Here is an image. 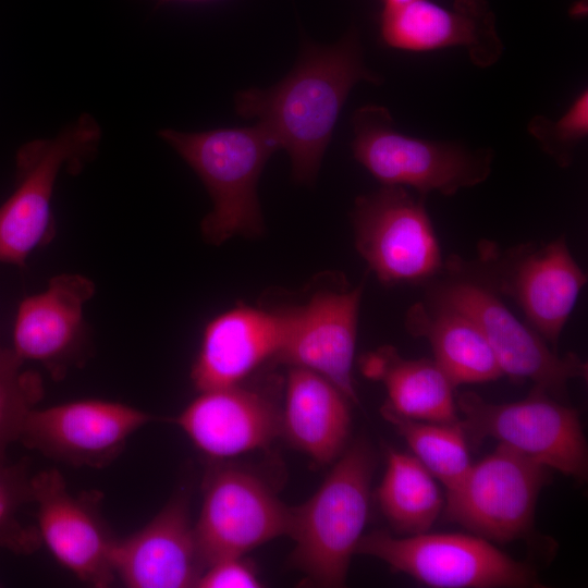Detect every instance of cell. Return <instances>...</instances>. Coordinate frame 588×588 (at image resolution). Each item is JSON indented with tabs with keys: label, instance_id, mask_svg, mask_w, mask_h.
I'll list each match as a JSON object with an SVG mask.
<instances>
[{
	"label": "cell",
	"instance_id": "obj_15",
	"mask_svg": "<svg viewBox=\"0 0 588 588\" xmlns=\"http://www.w3.org/2000/svg\"><path fill=\"white\" fill-rule=\"evenodd\" d=\"M364 283L343 277L316 290L303 305L290 307V321L277 363L311 369L334 383L353 404V380L359 306Z\"/></svg>",
	"mask_w": 588,
	"mask_h": 588
},
{
	"label": "cell",
	"instance_id": "obj_17",
	"mask_svg": "<svg viewBox=\"0 0 588 588\" xmlns=\"http://www.w3.org/2000/svg\"><path fill=\"white\" fill-rule=\"evenodd\" d=\"M189 487L182 486L142 529L117 539L115 577L130 588H187L206 568L189 517Z\"/></svg>",
	"mask_w": 588,
	"mask_h": 588
},
{
	"label": "cell",
	"instance_id": "obj_28",
	"mask_svg": "<svg viewBox=\"0 0 588 588\" xmlns=\"http://www.w3.org/2000/svg\"><path fill=\"white\" fill-rule=\"evenodd\" d=\"M529 134L543 152L562 168L574 160L576 147L588 134V93L581 90L567 111L558 120L535 115L527 125Z\"/></svg>",
	"mask_w": 588,
	"mask_h": 588
},
{
	"label": "cell",
	"instance_id": "obj_16",
	"mask_svg": "<svg viewBox=\"0 0 588 588\" xmlns=\"http://www.w3.org/2000/svg\"><path fill=\"white\" fill-rule=\"evenodd\" d=\"M94 293L95 284L85 275L51 278L45 291L20 303L12 350L23 360L40 363L52 379L64 378L84 360L88 347L84 307Z\"/></svg>",
	"mask_w": 588,
	"mask_h": 588
},
{
	"label": "cell",
	"instance_id": "obj_18",
	"mask_svg": "<svg viewBox=\"0 0 588 588\" xmlns=\"http://www.w3.org/2000/svg\"><path fill=\"white\" fill-rule=\"evenodd\" d=\"M197 450L221 461L269 446L281 407L267 388L242 383L199 392L175 418Z\"/></svg>",
	"mask_w": 588,
	"mask_h": 588
},
{
	"label": "cell",
	"instance_id": "obj_1",
	"mask_svg": "<svg viewBox=\"0 0 588 588\" xmlns=\"http://www.w3.org/2000/svg\"><path fill=\"white\" fill-rule=\"evenodd\" d=\"M360 81L380 77L364 63L355 32L331 46L308 44L296 66L267 89L250 88L235 96L236 112L256 119L292 162L293 179L310 184L318 173L342 107Z\"/></svg>",
	"mask_w": 588,
	"mask_h": 588
},
{
	"label": "cell",
	"instance_id": "obj_31",
	"mask_svg": "<svg viewBox=\"0 0 588 588\" xmlns=\"http://www.w3.org/2000/svg\"><path fill=\"white\" fill-rule=\"evenodd\" d=\"M159 1H171V0H159ZM187 1H200V0H187Z\"/></svg>",
	"mask_w": 588,
	"mask_h": 588
},
{
	"label": "cell",
	"instance_id": "obj_2",
	"mask_svg": "<svg viewBox=\"0 0 588 588\" xmlns=\"http://www.w3.org/2000/svg\"><path fill=\"white\" fill-rule=\"evenodd\" d=\"M316 493L290 507L287 535L294 540L290 564L318 587H342L363 536L370 502L376 457L360 438L336 458Z\"/></svg>",
	"mask_w": 588,
	"mask_h": 588
},
{
	"label": "cell",
	"instance_id": "obj_4",
	"mask_svg": "<svg viewBox=\"0 0 588 588\" xmlns=\"http://www.w3.org/2000/svg\"><path fill=\"white\" fill-rule=\"evenodd\" d=\"M205 184L212 209L201 222L204 238L219 245L242 235L259 236L264 220L257 196L259 175L279 149L260 124L185 133L166 128L159 133Z\"/></svg>",
	"mask_w": 588,
	"mask_h": 588
},
{
	"label": "cell",
	"instance_id": "obj_6",
	"mask_svg": "<svg viewBox=\"0 0 588 588\" xmlns=\"http://www.w3.org/2000/svg\"><path fill=\"white\" fill-rule=\"evenodd\" d=\"M355 554L376 558L392 572L434 588L543 587L532 567L474 534L396 537L375 530L360 537Z\"/></svg>",
	"mask_w": 588,
	"mask_h": 588
},
{
	"label": "cell",
	"instance_id": "obj_13",
	"mask_svg": "<svg viewBox=\"0 0 588 588\" xmlns=\"http://www.w3.org/2000/svg\"><path fill=\"white\" fill-rule=\"evenodd\" d=\"M30 494L40 540L54 559L91 587L111 586L117 538L102 517L101 493L72 494L63 476L52 468L32 476Z\"/></svg>",
	"mask_w": 588,
	"mask_h": 588
},
{
	"label": "cell",
	"instance_id": "obj_24",
	"mask_svg": "<svg viewBox=\"0 0 588 588\" xmlns=\"http://www.w3.org/2000/svg\"><path fill=\"white\" fill-rule=\"evenodd\" d=\"M385 457V473L377 490L383 516L402 535L429 531L444 505L434 477L414 455L387 448Z\"/></svg>",
	"mask_w": 588,
	"mask_h": 588
},
{
	"label": "cell",
	"instance_id": "obj_10",
	"mask_svg": "<svg viewBox=\"0 0 588 588\" xmlns=\"http://www.w3.org/2000/svg\"><path fill=\"white\" fill-rule=\"evenodd\" d=\"M357 253L384 286L428 284L444 260L425 197L382 185L355 199L351 213Z\"/></svg>",
	"mask_w": 588,
	"mask_h": 588
},
{
	"label": "cell",
	"instance_id": "obj_30",
	"mask_svg": "<svg viewBox=\"0 0 588 588\" xmlns=\"http://www.w3.org/2000/svg\"><path fill=\"white\" fill-rule=\"evenodd\" d=\"M383 1H384V7H397V5H403L405 3H408L415 0H383Z\"/></svg>",
	"mask_w": 588,
	"mask_h": 588
},
{
	"label": "cell",
	"instance_id": "obj_22",
	"mask_svg": "<svg viewBox=\"0 0 588 588\" xmlns=\"http://www.w3.org/2000/svg\"><path fill=\"white\" fill-rule=\"evenodd\" d=\"M405 328L429 343L434 363L455 388L504 376L483 333L454 308L427 299L417 302L406 313Z\"/></svg>",
	"mask_w": 588,
	"mask_h": 588
},
{
	"label": "cell",
	"instance_id": "obj_5",
	"mask_svg": "<svg viewBox=\"0 0 588 588\" xmlns=\"http://www.w3.org/2000/svg\"><path fill=\"white\" fill-rule=\"evenodd\" d=\"M354 158L382 185L414 188L426 198L437 192L453 196L490 175L491 149H470L452 142L429 140L395 130L387 108L368 105L353 117Z\"/></svg>",
	"mask_w": 588,
	"mask_h": 588
},
{
	"label": "cell",
	"instance_id": "obj_8",
	"mask_svg": "<svg viewBox=\"0 0 588 588\" xmlns=\"http://www.w3.org/2000/svg\"><path fill=\"white\" fill-rule=\"evenodd\" d=\"M470 262L501 296L515 302L525 322L556 351L587 283V274L573 257L565 236L506 249L480 241L477 257Z\"/></svg>",
	"mask_w": 588,
	"mask_h": 588
},
{
	"label": "cell",
	"instance_id": "obj_3",
	"mask_svg": "<svg viewBox=\"0 0 588 588\" xmlns=\"http://www.w3.org/2000/svg\"><path fill=\"white\" fill-rule=\"evenodd\" d=\"M426 287L427 301L454 308L477 324L512 381L529 380L558 400L565 397L569 381L587 380V363L574 353L559 355L513 314L470 260L450 256Z\"/></svg>",
	"mask_w": 588,
	"mask_h": 588
},
{
	"label": "cell",
	"instance_id": "obj_14",
	"mask_svg": "<svg viewBox=\"0 0 588 588\" xmlns=\"http://www.w3.org/2000/svg\"><path fill=\"white\" fill-rule=\"evenodd\" d=\"M154 419L126 404L84 399L32 408L19 440L60 463L103 468L122 453L135 431Z\"/></svg>",
	"mask_w": 588,
	"mask_h": 588
},
{
	"label": "cell",
	"instance_id": "obj_23",
	"mask_svg": "<svg viewBox=\"0 0 588 588\" xmlns=\"http://www.w3.org/2000/svg\"><path fill=\"white\" fill-rule=\"evenodd\" d=\"M360 370L380 381L387 391L383 404L393 413L422 421L458 420L454 389L433 359L404 358L392 345H383L360 358Z\"/></svg>",
	"mask_w": 588,
	"mask_h": 588
},
{
	"label": "cell",
	"instance_id": "obj_7",
	"mask_svg": "<svg viewBox=\"0 0 588 588\" xmlns=\"http://www.w3.org/2000/svg\"><path fill=\"white\" fill-rule=\"evenodd\" d=\"M460 420L471 444L494 439L551 470L584 482L588 446L578 412L534 387L512 403H492L474 392L455 396Z\"/></svg>",
	"mask_w": 588,
	"mask_h": 588
},
{
	"label": "cell",
	"instance_id": "obj_27",
	"mask_svg": "<svg viewBox=\"0 0 588 588\" xmlns=\"http://www.w3.org/2000/svg\"><path fill=\"white\" fill-rule=\"evenodd\" d=\"M29 462L0 465V547L17 554H30L41 542L37 527L23 525L22 506L32 503Z\"/></svg>",
	"mask_w": 588,
	"mask_h": 588
},
{
	"label": "cell",
	"instance_id": "obj_9",
	"mask_svg": "<svg viewBox=\"0 0 588 588\" xmlns=\"http://www.w3.org/2000/svg\"><path fill=\"white\" fill-rule=\"evenodd\" d=\"M101 133L88 114L52 138L36 139L16 156L17 185L0 207V262L23 268L54 233L51 200L63 169L76 172L96 152Z\"/></svg>",
	"mask_w": 588,
	"mask_h": 588
},
{
	"label": "cell",
	"instance_id": "obj_26",
	"mask_svg": "<svg viewBox=\"0 0 588 588\" xmlns=\"http://www.w3.org/2000/svg\"><path fill=\"white\" fill-rule=\"evenodd\" d=\"M24 360L12 348L0 346V465L8 446L19 440L28 412L44 396L40 375L23 369Z\"/></svg>",
	"mask_w": 588,
	"mask_h": 588
},
{
	"label": "cell",
	"instance_id": "obj_11",
	"mask_svg": "<svg viewBox=\"0 0 588 588\" xmlns=\"http://www.w3.org/2000/svg\"><path fill=\"white\" fill-rule=\"evenodd\" d=\"M551 469L499 444L471 464L461 482L446 491L443 518L491 542L527 537Z\"/></svg>",
	"mask_w": 588,
	"mask_h": 588
},
{
	"label": "cell",
	"instance_id": "obj_20",
	"mask_svg": "<svg viewBox=\"0 0 588 588\" xmlns=\"http://www.w3.org/2000/svg\"><path fill=\"white\" fill-rule=\"evenodd\" d=\"M380 34L385 45L401 50L465 48L473 64L482 69L495 64L504 51L486 0H455L452 8L430 0L384 7Z\"/></svg>",
	"mask_w": 588,
	"mask_h": 588
},
{
	"label": "cell",
	"instance_id": "obj_25",
	"mask_svg": "<svg viewBox=\"0 0 588 588\" xmlns=\"http://www.w3.org/2000/svg\"><path fill=\"white\" fill-rule=\"evenodd\" d=\"M381 415L411 448L414 456L452 490L471 466L467 437L460 420L431 422L406 418L382 405Z\"/></svg>",
	"mask_w": 588,
	"mask_h": 588
},
{
	"label": "cell",
	"instance_id": "obj_29",
	"mask_svg": "<svg viewBox=\"0 0 588 588\" xmlns=\"http://www.w3.org/2000/svg\"><path fill=\"white\" fill-rule=\"evenodd\" d=\"M255 567L243 556H229L209 564L200 575L198 588H258L261 587Z\"/></svg>",
	"mask_w": 588,
	"mask_h": 588
},
{
	"label": "cell",
	"instance_id": "obj_21",
	"mask_svg": "<svg viewBox=\"0 0 588 588\" xmlns=\"http://www.w3.org/2000/svg\"><path fill=\"white\" fill-rule=\"evenodd\" d=\"M281 436L316 464L334 462L351 431V401L324 376L304 367L289 370Z\"/></svg>",
	"mask_w": 588,
	"mask_h": 588
},
{
	"label": "cell",
	"instance_id": "obj_12",
	"mask_svg": "<svg viewBox=\"0 0 588 588\" xmlns=\"http://www.w3.org/2000/svg\"><path fill=\"white\" fill-rule=\"evenodd\" d=\"M290 520L291 509L262 478L219 463L204 478L203 503L194 529L207 567L287 535Z\"/></svg>",
	"mask_w": 588,
	"mask_h": 588
},
{
	"label": "cell",
	"instance_id": "obj_19",
	"mask_svg": "<svg viewBox=\"0 0 588 588\" xmlns=\"http://www.w3.org/2000/svg\"><path fill=\"white\" fill-rule=\"evenodd\" d=\"M290 307L237 305L205 327L191 378L198 392L242 383L260 365L277 360L285 341Z\"/></svg>",
	"mask_w": 588,
	"mask_h": 588
}]
</instances>
